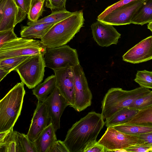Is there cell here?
<instances>
[{"label": "cell", "instance_id": "obj_1", "mask_svg": "<svg viewBox=\"0 0 152 152\" xmlns=\"http://www.w3.org/2000/svg\"><path fill=\"white\" fill-rule=\"evenodd\" d=\"M102 114L88 113L73 124L63 141L69 152H83L86 146L95 141L105 124Z\"/></svg>", "mask_w": 152, "mask_h": 152}, {"label": "cell", "instance_id": "obj_2", "mask_svg": "<svg viewBox=\"0 0 152 152\" xmlns=\"http://www.w3.org/2000/svg\"><path fill=\"white\" fill-rule=\"evenodd\" d=\"M82 10L74 12L66 19L55 24L41 39L46 47L55 48L66 45L83 26L85 19Z\"/></svg>", "mask_w": 152, "mask_h": 152}, {"label": "cell", "instance_id": "obj_3", "mask_svg": "<svg viewBox=\"0 0 152 152\" xmlns=\"http://www.w3.org/2000/svg\"><path fill=\"white\" fill-rule=\"evenodd\" d=\"M24 83H17L0 101V132L14 126L22 110L25 94Z\"/></svg>", "mask_w": 152, "mask_h": 152}, {"label": "cell", "instance_id": "obj_4", "mask_svg": "<svg viewBox=\"0 0 152 152\" xmlns=\"http://www.w3.org/2000/svg\"><path fill=\"white\" fill-rule=\"evenodd\" d=\"M151 91L140 86L129 91L119 88L110 89L102 102L101 114L104 119L110 118L115 113L128 107L135 99L143 96Z\"/></svg>", "mask_w": 152, "mask_h": 152}, {"label": "cell", "instance_id": "obj_5", "mask_svg": "<svg viewBox=\"0 0 152 152\" xmlns=\"http://www.w3.org/2000/svg\"><path fill=\"white\" fill-rule=\"evenodd\" d=\"M46 48L40 40L18 37L5 43L0 48V60L39 53L44 55Z\"/></svg>", "mask_w": 152, "mask_h": 152}, {"label": "cell", "instance_id": "obj_6", "mask_svg": "<svg viewBox=\"0 0 152 152\" xmlns=\"http://www.w3.org/2000/svg\"><path fill=\"white\" fill-rule=\"evenodd\" d=\"M42 53L31 56L15 70L21 82L29 89L34 88L42 81L46 67Z\"/></svg>", "mask_w": 152, "mask_h": 152}, {"label": "cell", "instance_id": "obj_7", "mask_svg": "<svg viewBox=\"0 0 152 152\" xmlns=\"http://www.w3.org/2000/svg\"><path fill=\"white\" fill-rule=\"evenodd\" d=\"M78 56L76 49L65 45L55 48L47 47L44 58L46 67L54 70L79 64Z\"/></svg>", "mask_w": 152, "mask_h": 152}, {"label": "cell", "instance_id": "obj_8", "mask_svg": "<svg viewBox=\"0 0 152 152\" xmlns=\"http://www.w3.org/2000/svg\"><path fill=\"white\" fill-rule=\"evenodd\" d=\"M98 142L104 146L105 152H115L130 146L145 143L136 136L126 134L113 127H107Z\"/></svg>", "mask_w": 152, "mask_h": 152}, {"label": "cell", "instance_id": "obj_9", "mask_svg": "<svg viewBox=\"0 0 152 152\" xmlns=\"http://www.w3.org/2000/svg\"><path fill=\"white\" fill-rule=\"evenodd\" d=\"M73 69L75 93V105L73 108L80 112L91 106L92 95L80 64L73 67Z\"/></svg>", "mask_w": 152, "mask_h": 152}, {"label": "cell", "instance_id": "obj_10", "mask_svg": "<svg viewBox=\"0 0 152 152\" xmlns=\"http://www.w3.org/2000/svg\"><path fill=\"white\" fill-rule=\"evenodd\" d=\"M44 101L51 123L56 132L60 128L61 116L69 104L57 87Z\"/></svg>", "mask_w": 152, "mask_h": 152}, {"label": "cell", "instance_id": "obj_11", "mask_svg": "<svg viewBox=\"0 0 152 152\" xmlns=\"http://www.w3.org/2000/svg\"><path fill=\"white\" fill-rule=\"evenodd\" d=\"M144 0L131 2L111 11L99 20L113 26L129 24L136 10Z\"/></svg>", "mask_w": 152, "mask_h": 152}, {"label": "cell", "instance_id": "obj_12", "mask_svg": "<svg viewBox=\"0 0 152 152\" xmlns=\"http://www.w3.org/2000/svg\"><path fill=\"white\" fill-rule=\"evenodd\" d=\"M91 27L93 39L100 46L116 45L121 37V34L113 25L97 20Z\"/></svg>", "mask_w": 152, "mask_h": 152}, {"label": "cell", "instance_id": "obj_13", "mask_svg": "<svg viewBox=\"0 0 152 152\" xmlns=\"http://www.w3.org/2000/svg\"><path fill=\"white\" fill-rule=\"evenodd\" d=\"M73 67L54 70L56 87L69 104L73 107L75 105L74 75Z\"/></svg>", "mask_w": 152, "mask_h": 152}, {"label": "cell", "instance_id": "obj_14", "mask_svg": "<svg viewBox=\"0 0 152 152\" xmlns=\"http://www.w3.org/2000/svg\"><path fill=\"white\" fill-rule=\"evenodd\" d=\"M51 123L44 102L38 101L26 134L29 140L34 141L43 130Z\"/></svg>", "mask_w": 152, "mask_h": 152}, {"label": "cell", "instance_id": "obj_15", "mask_svg": "<svg viewBox=\"0 0 152 152\" xmlns=\"http://www.w3.org/2000/svg\"><path fill=\"white\" fill-rule=\"evenodd\" d=\"M124 61L138 64L152 59V36L143 39L122 56Z\"/></svg>", "mask_w": 152, "mask_h": 152}, {"label": "cell", "instance_id": "obj_16", "mask_svg": "<svg viewBox=\"0 0 152 152\" xmlns=\"http://www.w3.org/2000/svg\"><path fill=\"white\" fill-rule=\"evenodd\" d=\"M18 12L14 0H0V31L14 30Z\"/></svg>", "mask_w": 152, "mask_h": 152}, {"label": "cell", "instance_id": "obj_17", "mask_svg": "<svg viewBox=\"0 0 152 152\" xmlns=\"http://www.w3.org/2000/svg\"><path fill=\"white\" fill-rule=\"evenodd\" d=\"M54 127L49 125L33 141L37 152H49L55 142L57 140Z\"/></svg>", "mask_w": 152, "mask_h": 152}, {"label": "cell", "instance_id": "obj_18", "mask_svg": "<svg viewBox=\"0 0 152 152\" xmlns=\"http://www.w3.org/2000/svg\"><path fill=\"white\" fill-rule=\"evenodd\" d=\"M54 23H39L21 27V37L27 39H41L46 34Z\"/></svg>", "mask_w": 152, "mask_h": 152}, {"label": "cell", "instance_id": "obj_19", "mask_svg": "<svg viewBox=\"0 0 152 152\" xmlns=\"http://www.w3.org/2000/svg\"><path fill=\"white\" fill-rule=\"evenodd\" d=\"M152 22V0H144L134 13L131 23L142 26Z\"/></svg>", "mask_w": 152, "mask_h": 152}, {"label": "cell", "instance_id": "obj_20", "mask_svg": "<svg viewBox=\"0 0 152 152\" xmlns=\"http://www.w3.org/2000/svg\"><path fill=\"white\" fill-rule=\"evenodd\" d=\"M56 87L55 76L52 75L45 79L43 83H39L34 88L32 91L33 94L38 101L43 102Z\"/></svg>", "mask_w": 152, "mask_h": 152}, {"label": "cell", "instance_id": "obj_21", "mask_svg": "<svg viewBox=\"0 0 152 152\" xmlns=\"http://www.w3.org/2000/svg\"><path fill=\"white\" fill-rule=\"evenodd\" d=\"M138 111L130 109L128 107H124L106 119L105 126L107 127L122 124L131 119Z\"/></svg>", "mask_w": 152, "mask_h": 152}, {"label": "cell", "instance_id": "obj_22", "mask_svg": "<svg viewBox=\"0 0 152 152\" xmlns=\"http://www.w3.org/2000/svg\"><path fill=\"white\" fill-rule=\"evenodd\" d=\"M111 127L123 133L134 136L152 132L151 123L122 124Z\"/></svg>", "mask_w": 152, "mask_h": 152}, {"label": "cell", "instance_id": "obj_23", "mask_svg": "<svg viewBox=\"0 0 152 152\" xmlns=\"http://www.w3.org/2000/svg\"><path fill=\"white\" fill-rule=\"evenodd\" d=\"M0 142V152H23L18 138L17 131H13V128Z\"/></svg>", "mask_w": 152, "mask_h": 152}, {"label": "cell", "instance_id": "obj_24", "mask_svg": "<svg viewBox=\"0 0 152 152\" xmlns=\"http://www.w3.org/2000/svg\"><path fill=\"white\" fill-rule=\"evenodd\" d=\"M73 13L74 12L68 11L66 9L53 11L49 15L35 22H28L27 25L30 26L39 23L55 24L68 17Z\"/></svg>", "mask_w": 152, "mask_h": 152}, {"label": "cell", "instance_id": "obj_25", "mask_svg": "<svg viewBox=\"0 0 152 152\" xmlns=\"http://www.w3.org/2000/svg\"><path fill=\"white\" fill-rule=\"evenodd\" d=\"M141 123L152 124V106L138 111L131 119L122 124Z\"/></svg>", "mask_w": 152, "mask_h": 152}, {"label": "cell", "instance_id": "obj_26", "mask_svg": "<svg viewBox=\"0 0 152 152\" xmlns=\"http://www.w3.org/2000/svg\"><path fill=\"white\" fill-rule=\"evenodd\" d=\"M31 56L27 55L11 57L0 60V68L10 73L16 69Z\"/></svg>", "mask_w": 152, "mask_h": 152}, {"label": "cell", "instance_id": "obj_27", "mask_svg": "<svg viewBox=\"0 0 152 152\" xmlns=\"http://www.w3.org/2000/svg\"><path fill=\"white\" fill-rule=\"evenodd\" d=\"M45 0H32L27 15L28 20L32 22L37 20L42 15L44 10L43 6Z\"/></svg>", "mask_w": 152, "mask_h": 152}, {"label": "cell", "instance_id": "obj_28", "mask_svg": "<svg viewBox=\"0 0 152 152\" xmlns=\"http://www.w3.org/2000/svg\"><path fill=\"white\" fill-rule=\"evenodd\" d=\"M152 106V91L134 100L128 107L140 110Z\"/></svg>", "mask_w": 152, "mask_h": 152}, {"label": "cell", "instance_id": "obj_29", "mask_svg": "<svg viewBox=\"0 0 152 152\" xmlns=\"http://www.w3.org/2000/svg\"><path fill=\"white\" fill-rule=\"evenodd\" d=\"M134 80L141 87L152 89V71H138Z\"/></svg>", "mask_w": 152, "mask_h": 152}, {"label": "cell", "instance_id": "obj_30", "mask_svg": "<svg viewBox=\"0 0 152 152\" xmlns=\"http://www.w3.org/2000/svg\"><path fill=\"white\" fill-rule=\"evenodd\" d=\"M32 0H14L18 8L16 24L22 22L30 10Z\"/></svg>", "mask_w": 152, "mask_h": 152}, {"label": "cell", "instance_id": "obj_31", "mask_svg": "<svg viewBox=\"0 0 152 152\" xmlns=\"http://www.w3.org/2000/svg\"><path fill=\"white\" fill-rule=\"evenodd\" d=\"M17 134L23 152H37L33 142L29 140L27 135L17 131Z\"/></svg>", "mask_w": 152, "mask_h": 152}, {"label": "cell", "instance_id": "obj_32", "mask_svg": "<svg viewBox=\"0 0 152 152\" xmlns=\"http://www.w3.org/2000/svg\"><path fill=\"white\" fill-rule=\"evenodd\" d=\"M138 0H120L119 1L108 7L97 18V20H99L114 10L132 2Z\"/></svg>", "mask_w": 152, "mask_h": 152}, {"label": "cell", "instance_id": "obj_33", "mask_svg": "<svg viewBox=\"0 0 152 152\" xmlns=\"http://www.w3.org/2000/svg\"><path fill=\"white\" fill-rule=\"evenodd\" d=\"M66 0H45V6L53 10H61L66 9Z\"/></svg>", "mask_w": 152, "mask_h": 152}, {"label": "cell", "instance_id": "obj_34", "mask_svg": "<svg viewBox=\"0 0 152 152\" xmlns=\"http://www.w3.org/2000/svg\"><path fill=\"white\" fill-rule=\"evenodd\" d=\"M18 38L14 30L0 31V48L5 43Z\"/></svg>", "mask_w": 152, "mask_h": 152}, {"label": "cell", "instance_id": "obj_35", "mask_svg": "<svg viewBox=\"0 0 152 152\" xmlns=\"http://www.w3.org/2000/svg\"><path fill=\"white\" fill-rule=\"evenodd\" d=\"M127 152H152V143H143L134 145L126 148Z\"/></svg>", "mask_w": 152, "mask_h": 152}, {"label": "cell", "instance_id": "obj_36", "mask_svg": "<svg viewBox=\"0 0 152 152\" xmlns=\"http://www.w3.org/2000/svg\"><path fill=\"white\" fill-rule=\"evenodd\" d=\"M105 152L104 147L96 141L87 145L83 152Z\"/></svg>", "mask_w": 152, "mask_h": 152}, {"label": "cell", "instance_id": "obj_37", "mask_svg": "<svg viewBox=\"0 0 152 152\" xmlns=\"http://www.w3.org/2000/svg\"><path fill=\"white\" fill-rule=\"evenodd\" d=\"M49 152H69L63 141L56 140L51 148Z\"/></svg>", "mask_w": 152, "mask_h": 152}, {"label": "cell", "instance_id": "obj_38", "mask_svg": "<svg viewBox=\"0 0 152 152\" xmlns=\"http://www.w3.org/2000/svg\"><path fill=\"white\" fill-rule=\"evenodd\" d=\"M135 136L143 140L145 143H152V132Z\"/></svg>", "mask_w": 152, "mask_h": 152}, {"label": "cell", "instance_id": "obj_39", "mask_svg": "<svg viewBox=\"0 0 152 152\" xmlns=\"http://www.w3.org/2000/svg\"><path fill=\"white\" fill-rule=\"evenodd\" d=\"M10 73L9 71L0 68V81L1 82Z\"/></svg>", "mask_w": 152, "mask_h": 152}, {"label": "cell", "instance_id": "obj_40", "mask_svg": "<svg viewBox=\"0 0 152 152\" xmlns=\"http://www.w3.org/2000/svg\"><path fill=\"white\" fill-rule=\"evenodd\" d=\"M148 28L152 32V22L148 23L147 25Z\"/></svg>", "mask_w": 152, "mask_h": 152}]
</instances>
